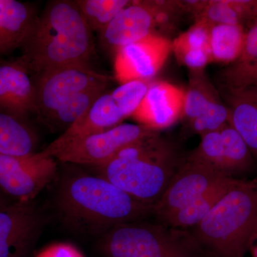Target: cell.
<instances>
[{"mask_svg":"<svg viewBox=\"0 0 257 257\" xmlns=\"http://www.w3.org/2000/svg\"><path fill=\"white\" fill-rule=\"evenodd\" d=\"M55 196L62 224L74 234L99 239L117 225L146 220L155 206L140 202L99 176L66 167Z\"/></svg>","mask_w":257,"mask_h":257,"instance_id":"6da1fadb","label":"cell"},{"mask_svg":"<svg viewBox=\"0 0 257 257\" xmlns=\"http://www.w3.org/2000/svg\"><path fill=\"white\" fill-rule=\"evenodd\" d=\"M20 60L34 77L52 69L89 64L94 55L92 31L75 1L47 3L37 16Z\"/></svg>","mask_w":257,"mask_h":257,"instance_id":"7a4b0ae2","label":"cell"},{"mask_svg":"<svg viewBox=\"0 0 257 257\" xmlns=\"http://www.w3.org/2000/svg\"><path fill=\"white\" fill-rule=\"evenodd\" d=\"M185 158L172 142L154 132L94 168L137 200L155 206Z\"/></svg>","mask_w":257,"mask_h":257,"instance_id":"3957f363","label":"cell"},{"mask_svg":"<svg viewBox=\"0 0 257 257\" xmlns=\"http://www.w3.org/2000/svg\"><path fill=\"white\" fill-rule=\"evenodd\" d=\"M187 230L205 257H244L257 233V179H241Z\"/></svg>","mask_w":257,"mask_h":257,"instance_id":"277c9868","label":"cell"},{"mask_svg":"<svg viewBox=\"0 0 257 257\" xmlns=\"http://www.w3.org/2000/svg\"><path fill=\"white\" fill-rule=\"evenodd\" d=\"M96 249L101 257H205L188 230L148 219L111 228Z\"/></svg>","mask_w":257,"mask_h":257,"instance_id":"5b68a950","label":"cell"},{"mask_svg":"<svg viewBox=\"0 0 257 257\" xmlns=\"http://www.w3.org/2000/svg\"><path fill=\"white\" fill-rule=\"evenodd\" d=\"M148 87L146 82L133 81L121 84L114 90L106 91L96 98L82 117L42 152L55 158L69 144L121 124L125 118L133 116Z\"/></svg>","mask_w":257,"mask_h":257,"instance_id":"8992f818","label":"cell"},{"mask_svg":"<svg viewBox=\"0 0 257 257\" xmlns=\"http://www.w3.org/2000/svg\"><path fill=\"white\" fill-rule=\"evenodd\" d=\"M109 77L89 64H75L52 69L35 78V114L42 123L79 93L99 84L109 83Z\"/></svg>","mask_w":257,"mask_h":257,"instance_id":"52a82bcc","label":"cell"},{"mask_svg":"<svg viewBox=\"0 0 257 257\" xmlns=\"http://www.w3.org/2000/svg\"><path fill=\"white\" fill-rule=\"evenodd\" d=\"M57 173L55 158L42 151L26 156L0 155V189L15 202H32Z\"/></svg>","mask_w":257,"mask_h":257,"instance_id":"ba28073f","label":"cell"},{"mask_svg":"<svg viewBox=\"0 0 257 257\" xmlns=\"http://www.w3.org/2000/svg\"><path fill=\"white\" fill-rule=\"evenodd\" d=\"M155 130L143 124H120L73 142L55 157L62 163L96 167L109 162L124 147Z\"/></svg>","mask_w":257,"mask_h":257,"instance_id":"9c48e42d","label":"cell"},{"mask_svg":"<svg viewBox=\"0 0 257 257\" xmlns=\"http://www.w3.org/2000/svg\"><path fill=\"white\" fill-rule=\"evenodd\" d=\"M229 177L200 161L186 157L160 200L155 206L156 220L166 219Z\"/></svg>","mask_w":257,"mask_h":257,"instance_id":"30bf717a","label":"cell"},{"mask_svg":"<svg viewBox=\"0 0 257 257\" xmlns=\"http://www.w3.org/2000/svg\"><path fill=\"white\" fill-rule=\"evenodd\" d=\"M45 223L32 202H15L0 210V257L30 256Z\"/></svg>","mask_w":257,"mask_h":257,"instance_id":"8fae6325","label":"cell"},{"mask_svg":"<svg viewBox=\"0 0 257 257\" xmlns=\"http://www.w3.org/2000/svg\"><path fill=\"white\" fill-rule=\"evenodd\" d=\"M193 133L201 137L219 131L229 121V110L202 69L192 70L185 92L183 116Z\"/></svg>","mask_w":257,"mask_h":257,"instance_id":"7c38bea8","label":"cell"},{"mask_svg":"<svg viewBox=\"0 0 257 257\" xmlns=\"http://www.w3.org/2000/svg\"><path fill=\"white\" fill-rule=\"evenodd\" d=\"M172 50V42L157 34L120 47L114 60L115 77L121 84L156 75Z\"/></svg>","mask_w":257,"mask_h":257,"instance_id":"4fadbf2b","label":"cell"},{"mask_svg":"<svg viewBox=\"0 0 257 257\" xmlns=\"http://www.w3.org/2000/svg\"><path fill=\"white\" fill-rule=\"evenodd\" d=\"M155 1H131L100 31L101 44L116 49L153 35L157 28Z\"/></svg>","mask_w":257,"mask_h":257,"instance_id":"5bb4252c","label":"cell"},{"mask_svg":"<svg viewBox=\"0 0 257 257\" xmlns=\"http://www.w3.org/2000/svg\"><path fill=\"white\" fill-rule=\"evenodd\" d=\"M184 96V91L170 83H152L132 116L155 131L168 127L183 116Z\"/></svg>","mask_w":257,"mask_h":257,"instance_id":"9a60e30c","label":"cell"},{"mask_svg":"<svg viewBox=\"0 0 257 257\" xmlns=\"http://www.w3.org/2000/svg\"><path fill=\"white\" fill-rule=\"evenodd\" d=\"M20 57L0 63V111L26 119L35 114V82Z\"/></svg>","mask_w":257,"mask_h":257,"instance_id":"2e32d148","label":"cell"},{"mask_svg":"<svg viewBox=\"0 0 257 257\" xmlns=\"http://www.w3.org/2000/svg\"><path fill=\"white\" fill-rule=\"evenodd\" d=\"M228 123L241 135L257 157V87H224Z\"/></svg>","mask_w":257,"mask_h":257,"instance_id":"e0dca14e","label":"cell"},{"mask_svg":"<svg viewBox=\"0 0 257 257\" xmlns=\"http://www.w3.org/2000/svg\"><path fill=\"white\" fill-rule=\"evenodd\" d=\"M187 13L194 20L209 25H241L257 18V1L251 0H212L185 1Z\"/></svg>","mask_w":257,"mask_h":257,"instance_id":"ac0fdd59","label":"cell"},{"mask_svg":"<svg viewBox=\"0 0 257 257\" xmlns=\"http://www.w3.org/2000/svg\"><path fill=\"white\" fill-rule=\"evenodd\" d=\"M37 18L27 3L0 0V55L22 48Z\"/></svg>","mask_w":257,"mask_h":257,"instance_id":"d6986e66","label":"cell"},{"mask_svg":"<svg viewBox=\"0 0 257 257\" xmlns=\"http://www.w3.org/2000/svg\"><path fill=\"white\" fill-rule=\"evenodd\" d=\"M209 28L210 25L204 22H195L192 28L172 42V50L177 60L192 70L202 69L211 62Z\"/></svg>","mask_w":257,"mask_h":257,"instance_id":"ffe728a7","label":"cell"},{"mask_svg":"<svg viewBox=\"0 0 257 257\" xmlns=\"http://www.w3.org/2000/svg\"><path fill=\"white\" fill-rule=\"evenodd\" d=\"M39 139L26 119L0 111V155L26 156L35 153Z\"/></svg>","mask_w":257,"mask_h":257,"instance_id":"44dd1931","label":"cell"},{"mask_svg":"<svg viewBox=\"0 0 257 257\" xmlns=\"http://www.w3.org/2000/svg\"><path fill=\"white\" fill-rule=\"evenodd\" d=\"M240 180L232 177H226L195 200L169 216L162 224L183 229L192 227L202 220Z\"/></svg>","mask_w":257,"mask_h":257,"instance_id":"7402d4cb","label":"cell"},{"mask_svg":"<svg viewBox=\"0 0 257 257\" xmlns=\"http://www.w3.org/2000/svg\"><path fill=\"white\" fill-rule=\"evenodd\" d=\"M224 72L225 87L239 88L257 84V18L246 34L239 58Z\"/></svg>","mask_w":257,"mask_h":257,"instance_id":"603a6c76","label":"cell"},{"mask_svg":"<svg viewBox=\"0 0 257 257\" xmlns=\"http://www.w3.org/2000/svg\"><path fill=\"white\" fill-rule=\"evenodd\" d=\"M246 34L241 25H210L211 62L216 61L224 63L235 62L242 52Z\"/></svg>","mask_w":257,"mask_h":257,"instance_id":"cb8c5ba5","label":"cell"},{"mask_svg":"<svg viewBox=\"0 0 257 257\" xmlns=\"http://www.w3.org/2000/svg\"><path fill=\"white\" fill-rule=\"evenodd\" d=\"M109 84H99L74 96L59 108L44 124L51 131L64 133L82 117L96 98L106 92Z\"/></svg>","mask_w":257,"mask_h":257,"instance_id":"d4e9b609","label":"cell"},{"mask_svg":"<svg viewBox=\"0 0 257 257\" xmlns=\"http://www.w3.org/2000/svg\"><path fill=\"white\" fill-rule=\"evenodd\" d=\"M219 132L224 144L225 175L234 177L236 174L251 170L253 164L251 151L239 133L229 123Z\"/></svg>","mask_w":257,"mask_h":257,"instance_id":"484cf974","label":"cell"},{"mask_svg":"<svg viewBox=\"0 0 257 257\" xmlns=\"http://www.w3.org/2000/svg\"><path fill=\"white\" fill-rule=\"evenodd\" d=\"M92 32H100L116 15L127 6L128 0H75Z\"/></svg>","mask_w":257,"mask_h":257,"instance_id":"4316f807","label":"cell"},{"mask_svg":"<svg viewBox=\"0 0 257 257\" xmlns=\"http://www.w3.org/2000/svg\"><path fill=\"white\" fill-rule=\"evenodd\" d=\"M187 157L200 161L224 174V144L219 130L202 135L199 146Z\"/></svg>","mask_w":257,"mask_h":257,"instance_id":"83f0119b","label":"cell"},{"mask_svg":"<svg viewBox=\"0 0 257 257\" xmlns=\"http://www.w3.org/2000/svg\"><path fill=\"white\" fill-rule=\"evenodd\" d=\"M35 257H84L78 248L68 243H57L42 249Z\"/></svg>","mask_w":257,"mask_h":257,"instance_id":"f1b7e54d","label":"cell"},{"mask_svg":"<svg viewBox=\"0 0 257 257\" xmlns=\"http://www.w3.org/2000/svg\"><path fill=\"white\" fill-rule=\"evenodd\" d=\"M14 202H15V201L10 199V198L0 189V210L8 207Z\"/></svg>","mask_w":257,"mask_h":257,"instance_id":"f546056e","label":"cell"},{"mask_svg":"<svg viewBox=\"0 0 257 257\" xmlns=\"http://www.w3.org/2000/svg\"><path fill=\"white\" fill-rule=\"evenodd\" d=\"M255 239H257V233H256V236H255Z\"/></svg>","mask_w":257,"mask_h":257,"instance_id":"4dcf8cb0","label":"cell"},{"mask_svg":"<svg viewBox=\"0 0 257 257\" xmlns=\"http://www.w3.org/2000/svg\"><path fill=\"white\" fill-rule=\"evenodd\" d=\"M253 87H257V84H256V85L253 86Z\"/></svg>","mask_w":257,"mask_h":257,"instance_id":"1f68e13d","label":"cell"}]
</instances>
